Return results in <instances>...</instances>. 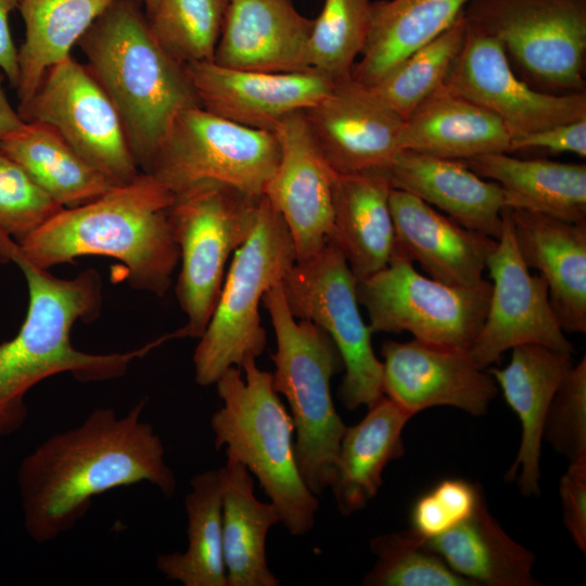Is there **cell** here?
<instances>
[{
    "label": "cell",
    "mask_w": 586,
    "mask_h": 586,
    "mask_svg": "<svg viewBox=\"0 0 586 586\" xmlns=\"http://www.w3.org/2000/svg\"><path fill=\"white\" fill-rule=\"evenodd\" d=\"M502 220L501 234L486 265L493 280L487 313L468 351L480 369L521 344L574 352L552 309L546 280L539 273L532 275L518 252L506 207Z\"/></svg>",
    "instance_id": "cell-14"
},
{
    "label": "cell",
    "mask_w": 586,
    "mask_h": 586,
    "mask_svg": "<svg viewBox=\"0 0 586 586\" xmlns=\"http://www.w3.org/2000/svg\"><path fill=\"white\" fill-rule=\"evenodd\" d=\"M229 0H157L146 15L163 50L181 65L213 62Z\"/></svg>",
    "instance_id": "cell-36"
},
{
    "label": "cell",
    "mask_w": 586,
    "mask_h": 586,
    "mask_svg": "<svg viewBox=\"0 0 586 586\" xmlns=\"http://www.w3.org/2000/svg\"><path fill=\"white\" fill-rule=\"evenodd\" d=\"M281 286L292 315L315 323L334 343L345 371L339 387L345 408L369 407L384 396L382 361L359 311L356 278L340 251L327 242L313 257L295 262Z\"/></svg>",
    "instance_id": "cell-12"
},
{
    "label": "cell",
    "mask_w": 586,
    "mask_h": 586,
    "mask_svg": "<svg viewBox=\"0 0 586 586\" xmlns=\"http://www.w3.org/2000/svg\"><path fill=\"white\" fill-rule=\"evenodd\" d=\"M393 188L445 212L461 226L496 240L502 231L504 191L461 161L400 151L387 170Z\"/></svg>",
    "instance_id": "cell-24"
},
{
    "label": "cell",
    "mask_w": 586,
    "mask_h": 586,
    "mask_svg": "<svg viewBox=\"0 0 586 586\" xmlns=\"http://www.w3.org/2000/svg\"><path fill=\"white\" fill-rule=\"evenodd\" d=\"M142 1V0H141Z\"/></svg>",
    "instance_id": "cell-47"
},
{
    "label": "cell",
    "mask_w": 586,
    "mask_h": 586,
    "mask_svg": "<svg viewBox=\"0 0 586 586\" xmlns=\"http://www.w3.org/2000/svg\"><path fill=\"white\" fill-rule=\"evenodd\" d=\"M370 7V0H323L309 36L311 69L334 82L352 77L367 38Z\"/></svg>",
    "instance_id": "cell-38"
},
{
    "label": "cell",
    "mask_w": 586,
    "mask_h": 586,
    "mask_svg": "<svg viewBox=\"0 0 586 586\" xmlns=\"http://www.w3.org/2000/svg\"><path fill=\"white\" fill-rule=\"evenodd\" d=\"M463 15L501 44L531 87L553 94L586 92V0H470Z\"/></svg>",
    "instance_id": "cell-9"
},
{
    "label": "cell",
    "mask_w": 586,
    "mask_h": 586,
    "mask_svg": "<svg viewBox=\"0 0 586 586\" xmlns=\"http://www.w3.org/2000/svg\"><path fill=\"white\" fill-rule=\"evenodd\" d=\"M156 1L157 0H142V4L144 5L145 15H149L153 11V9H154V7L156 4Z\"/></svg>",
    "instance_id": "cell-46"
},
{
    "label": "cell",
    "mask_w": 586,
    "mask_h": 586,
    "mask_svg": "<svg viewBox=\"0 0 586 586\" xmlns=\"http://www.w3.org/2000/svg\"><path fill=\"white\" fill-rule=\"evenodd\" d=\"M428 546L475 585L534 586L535 556L513 540L489 513L485 499L467 520L426 539Z\"/></svg>",
    "instance_id": "cell-31"
},
{
    "label": "cell",
    "mask_w": 586,
    "mask_h": 586,
    "mask_svg": "<svg viewBox=\"0 0 586 586\" xmlns=\"http://www.w3.org/2000/svg\"><path fill=\"white\" fill-rule=\"evenodd\" d=\"M509 364L489 373L521 422V444L506 477L524 496L539 495V460L547 411L561 381L572 368V354L539 344L514 346Z\"/></svg>",
    "instance_id": "cell-23"
},
{
    "label": "cell",
    "mask_w": 586,
    "mask_h": 586,
    "mask_svg": "<svg viewBox=\"0 0 586 586\" xmlns=\"http://www.w3.org/2000/svg\"><path fill=\"white\" fill-rule=\"evenodd\" d=\"M279 160L272 131L192 107L176 116L142 173L174 195L203 182H218L260 196Z\"/></svg>",
    "instance_id": "cell-10"
},
{
    "label": "cell",
    "mask_w": 586,
    "mask_h": 586,
    "mask_svg": "<svg viewBox=\"0 0 586 586\" xmlns=\"http://www.w3.org/2000/svg\"><path fill=\"white\" fill-rule=\"evenodd\" d=\"M303 112L336 175L387 171L403 151L405 119L352 77Z\"/></svg>",
    "instance_id": "cell-16"
},
{
    "label": "cell",
    "mask_w": 586,
    "mask_h": 586,
    "mask_svg": "<svg viewBox=\"0 0 586 586\" xmlns=\"http://www.w3.org/2000/svg\"><path fill=\"white\" fill-rule=\"evenodd\" d=\"M184 498L188 546L160 555L158 571L184 586H228L222 549L221 474L205 470L190 481Z\"/></svg>",
    "instance_id": "cell-34"
},
{
    "label": "cell",
    "mask_w": 586,
    "mask_h": 586,
    "mask_svg": "<svg viewBox=\"0 0 586 586\" xmlns=\"http://www.w3.org/2000/svg\"><path fill=\"white\" fill-rule=\"evenodd\" d=\"M387 171L336 175L327 242L340 251L356 280L384 268L395 250Z\"/></svg>",
    "instance_id": "cell-25"
},
{
    "label": "cell",
    "mask_w": 586,
    "mask_h": 586,
    "mask_svg": "<svg viewBox=\"0 0 586 586\" xmlns=\"http://www.w3.org/2000/svg\"><path fill=\"white\" fill-rule=\"evenodd\" d=\"M146 399L126 415L98 407L71 429L54 433L25 456L17 489L28 536L39 544L69 532L94 497L148 482L174 496L176 476L165 461L164 444L142 420Z\"/></svg>",
    "instance_id": "cell-1"
},
{
    "label": "cell",
    "mask_w": 586,
    "mask_h": 586,
    "mask_svg": "<svg viewBox=\"0 0 586 586\" xmlns=\"http://www.w3.org/2000/svg\"><path fill=\"white\" fill-rule=\"evenodd\" d=\"M0 262L14 263L28 289V308L18 332L0 343V441L25 423L26 394L41 381L71 373L81 382L122 377L130 364L164 343L162 336L126 353L92 354L74 347L71 330L77 320L94 319L101 308V278L88 269L72 279L52 276L28 262L16 242L0 235Z\"/></svg>",
    "instance_id": "cell-2"
},
{
    "label": "cell",
    "mask_w": 586,
    "mask_h": 586,
    "mask_svg": "<svg viewBox=\"0 0 586 586\" xmlns=\"http://www.w3.org/2000/svg\"><path fill=\"white\" fill-rule=\"evenodd\" d=\"M174 200L163 183L141 171L87 204L62 208L15 242L28 262L47 270L86 255L118 259L132 288L164 296L180 257L169 222Z\"/></svg>",
    "instance_id": "cell-3"
},
{
    "label": "cell",
    "mask_w": 586,
    "mask_h": 586,
    "mask_svg": "<svg viewBox=\"0 0 586 586\" xmlns=\"http://www.w3.org/2000/svg\"><path fill=\"white\" fill-rule=\"evenodd\" d=\"M356 292L372 333L407 331L420 341L469 351L485 320L492 282L450 285L420 275L413 262L393 253L384 268L356 280Z\"/></svg>",
    "instance_id": "cell-11"
},
{
    "label": "cell",
    "mask_w": 586,
    "mask_h": 586,
    "mask_svg": "<svg viewBox=\"0 0 586 586\" xmlns=\"http://www.w3.org/2000/svg\"><path fill=\"white\" fill-rule=\"evenodd\" d=\"M295 262L290 231L263 194L253 230L234 252L212 317L194 351L198 384H215L230 367L240 369L245 359H257L264 353L267 336L259 304Z\"/></svg>",
    "instance_id": "cell-7"
},
{
    "label": "cell",
    "mask_w": 586,
    "mask_h": 586,
    "mask_svg": "<svg viewBox=\"0 0 586 586\" xmlns=\"http://www.w3.org/2000/svg\"><path fill=\"white\" fill-rule=\"evenodd\" d=\"M543 438L570 462L586 458V357L561 381L546 415Z\"/></svg>",
    "instance_id": "cell-40"
},
{
    "label": "cell",
    "mask_w": 586,
    "mask_h": 586,
    "mask_svg": "<svg viewBox=\"0 0 586 586\" xmlns=\"http://www.w3.org/2000/svg\"><path fill=\"white\" fill-rule=\"evenodd\" d=\"M77 44L116 107L142 171L176 116L202 107L184 66L153 37L141 0H114Z\"/></svg>",
    "instance_id": "cell-4"
},
{
    "label": "cell",
    "mask_w": 586,
    "mask_h": 586,
    "mask_svg": "<svg viewBox=\"0 0 586 586\" xmlns=\"http://www.w3.org/2000/svg\"><path fill=\"white\" fill-rule=\"evenodd\" d=\"M263 304L277 342L271 355L273 388L290 407L300 472L308 488L319 496L332 485L346 429L331 394V380L343 369L342 358L322 329L292 315L281 283L266 292Z\"/></svg>",
    "instance_id": "cell-6"
},
{
    "label": "cell",
    "mask_w": 586,
    "mask_h": 586,
    "mask_svg": "<svg viewBox=\"0 0 586 586\" xmlns=\"http://www.w3.org/2000/svg\"><path fill=\"white\" fill-rule=\"evenodd\" d=\"M394 253L416 260L429 277L459 286L480 283L497 240L468 229L418 196L392 188Z\"/></svg>",
    "instance_id": "cell-21"
},
{
    "label": "cell",
    "mask_w": 586,
    "mask_h": 586,
    "mask_svg": "<svg viewBox=\"0 0 586 586\" xmlns=\"http://www.w3.org/2000/svg\"><path fill=\"white\" fill-rule=\"evenodd\" d=\"M3 78L4 74L0 69V142L18 133L26 126L18 111H15L8 100Z\"/></svg>",
    "instance_id": "cell-45"
},
{
    "label": "cell",
    "mask_w": 586,
    "mask_h": 586,
    "mask_svg": "<svg viewBox=\"0 0 586 586\" xmlns=\"http://www.w3.org/2000/svg\"><path fill=\"white\" fill-rule=\"evenodd\" d=\"M444 85L498 116L513 137L586 118V92L553 94L531 87L501 44L469 24Z\"/></svg>",
    "instance_id": "cell-15"
},
{
    "label": "cell",
    "mask_w": 586,
    "mask_h": 586,
    "mask_svg": "<svg viewBox=\"0 0 586 586\" xmlns=\"http://www.w3.org/2000/svg\"><path fill=\"white\" fill-rule=\"evenodd\" d=\"M545 150L586 156V118L513 137L510 152Z\"/></svg>",
    "instance_id": "cell-43"
},
{
    "label": "cell",
    "mask_w": 586,
    "mask_h": 586,
    "mask_svg": "<svg viewBox=\"0 0 586 586\" xmlns=\"http://www.w3.org/2000/svg\"><path fill=\"white\" fill-rule=\"evenodd\" d=\"M260 198L218 182H203L175 195L169 222L181 260L176 296L188 321L173 337L200 339L205 331L227 262L251 234Z\"/></svg>",
    "instance_id": "cell-8"
},
{
    "label": "cell",
    "mask_w": 586,
    "mask_h": 586,
    "mask_svg": "<svg viewBox=\"0 0 586 586\" xmlns=\"http://www.w3.org/2000/svg\"><path fill=\"white\" fill-rule=\"evenodd\" d=\"M219 471L228 586H279L266 553L268 532L281 523L278 508L256 498L253 475L241 462L227 458Z\"/></svg>",
    "instance_id": "cell-30"
},
{
    "label": "cell",
    "mask_w": 586,
    "mask_h": 586,
    "mask_svg": "<svg viewBox=\"0 0 586 586\" xmlns=\"http://www.w3.org/2000/svg\"><path fill=\"white\" fill-rule=\"evenodd\" d=\"M507 208L518 252L539 271L564 332H586V222Z\"/></svg>",
    "instance_id": "cell-22"
},
{
    "label": "cell",
    "mask_w": 586,
    "mask_h": 586,
    "mask_svg": "<svg viewBox=\"0 0 586 586\" xmlns=\"http://www.w3.org/2000/svg\"><path fill=\"white\" fill-rule=\"evenodd\" d=\"M484 499L481 488L461 479H445L420 496L410 512L411 528L436 537L467 520Z\"/></svg>",
    "instance_id": "cell-41"
},
{
    "label": "cell",
    "mask_w": 586,
    "mask_h": 586,
    "mask_svg": "<svg viewBox=\"0 0 586 586\" xmlns=\"http://www.w3.org/2000/svg\"><path fill=\"white\" fill-rule=\"evenodd\" d=\"M367 408L340 443L330 488L342 515L364 508L381 487L385 467L404 455L402 434L412 415L385 395Z\"/></svg>",
    "instance_id": "cell-27"
},
{
    "label": "cell",
    "mask_w": 586,
    "mask_h": 586,
    "mask_svg": "<svg viewBox=\"0 0 586 586\" xmlns=\"http://www.w3.org/2000/svg\"><path fill=\"white\" fill-rule=\"evenodd\" d=\"M469 1H371L367 38L352 78L373 86L412 52L449 28Z\"/></svg>",
    "instance_id": "cell-29"
},
{
    "label": "cell",
    "mask_w": 586,
    "mask_h": 586,
    "mask_svg": "<svg viewBox=\"0 0 586 586\" xmlns=\"http://www.w3.org/2000/svg\"><path fill=\"white\" fill-rule=\"evenodd\" d=\"M504 191L505 207L586 222V165L491 153L461 161Z\"/></svg>",
    "instance_id": "cell-28"
},
{
    "label": "cell",
    "mask_w": 586,
    "mask_h": 586,
    "mask_svg": "<svg viewBox=\"0 0 586 586\" xmlns=\"http://www.w3.org/2000/svg\"><path fill=\"white\" fill-rule=\"evenodd\" d=\"M183 66L203 109L242 126L268 131H273L284 116L317 104L335 84L315 69L266 73L214 62Z\"/></svg>",
    "instance_id": "cell-19"
},
{
    "label": "cell",
    "mask_w": 586,
    "mask_h": 586,
    "mask_svg": "<svg viewBox=\"0 0 586 586\" xmlns=\"http://www.w3.org/2000/svg\"><path fill=\"white\" fill-rule=\"evenodd\" d=\"M62 208L0 152V235L18 242Z\"/></svg>",
    "instance_id": "cell-39"
},
{
    "label": "cell",
    "mask_w": 586,
    "mask_h": 586,
    "mask_svg": "<svg viewBox=\"0 0 586 586\" xmlns=\"http://www.w3.org/2000/svg\"><path fill=\"white\" fill-rule=\"evenodd\" d=\"M20 0H0V69L13 86H17V49L14 46L9 15L18 7Z\"/></svg>",
    "instance_id": "cell-44"
},
{
    "label": "cell",
    "mask_w": 586,
    "mask_h": 586,
    "mask_svg": "<svg viewBox=\"0 0 586 586\" xmlns=\"http://www.w3.org/2000/svg\"><path fill=\"white\" fill-rule=\"evenodd\" d=\"M17 111L26 123L52 127L117 184L141 173L116 107L87 65L72 55L46 73L31 99Z\"/></svg>",
    "instance_id": "cell-13"
},
{
    "label": "cell",
    "mask_w": 586,
    "mask_h": 586,
    "mask_svg": "<svg viewBox=\"0 0 586 586\" xmlns=\"http://www.w3.org/2000/svg\"><path fill=\"white\" fill-rule=\"evenodd\" d=\"M377 557L362 584L366 586H473L451 570L411 527L370 540Z\"/></svg>",
    "instance_id": "cell-37"
},
{
    "label": "cell",
    "mask_w": 586,
    "mask_h": 586,
    "mask_svg": "<svg viewBox=\"0 0 586 586\" xmlns=\"http://www.w3.org/2000/svg\"><path fill=\"white\" fill-rule=\"evenodd\" d=\"M0 152L14 161L56 204H87L120 186L84 160L52 127L26 123L0 142Z\"/></svg>",
    "instance_id": "cell-32"
},
{
    "label": "cell",
    "mask_w": 586,
    "mask_h": 586,
    "mask_svg": "<svg viewBox=\"0 0 586 586\" xmlns=\"http://www.w3.org/2000/svg\"><path fill=\"white\" fill-rule=\"evenodd\" d=\"M381 354L383 394L412 416L436 406L482 416L497 395L496 381L468 351L413 339L386 341Z\"/></svg>",
    "instance_id": "cell-18"
},
{
    "label": "cell",
    "mask_w": 586,
    "mask_h": 586,
    "mask_svg": "<svg viewBox=\"0 0 586 586\" xmlns=\"http://www.w3.org/2000/svg\"><path fill=\"white\" fill-rule=\"evenodd\" d=\"M215 384L222 403L211 417L216 449L224 448L226 458L257 479L290 534L305 535L314 527L319 500L300 472L294 423L273 388L272 372L247 358Z\"/></svg>",
    "instance_id": "cell-5"
},
{
    "label": "cell",
    "mask_w": 586,
    "mask_h": 586,
    "mask_svg": "<svg viewBox=\"0 0 586 586\" xmlns=\"http://www.w3.org/2000/svg\"><path fill=\"white\" fill-rule=\"evenodd\" d=\"M311 26L291 0H229L213 62L266 73L311 69Z\"/></svg>",
    "instance_id": "cell-20"
},
{
    "label": "cell",
    "mask_w": 586,
    "mask_h": 586,
    "mask_svg": "<svg viewBox=\"0 0 586 586\" xmlns=\"http://www.w3.org/2000/svg\"><path fill=\"white\" fill-rule=\"evenodd\" d=\"M467 30L468 23L462 12L449 28L412 52L370 88L406 119L445 82L463 46Z\"/></svg>",
    "instance_id": "cell-35"
},
{
    "label": "cell",
    "mask_w": 586,
    "mask_h": 586,
    "mask_svg": "<svg viewBox=\"0 0 586 586\" xmlns=\"http://www.w3.org/2000/svg\"><path fill=\"white\" fill-rule=\"evenodd\" d=\"M512 138L498 116L443 84L405 119L403 150L464 161L509 153Z\"/></svg>",
    "instance_id": "cell-26"
},
{
    "label": "cell",
    "mask_w": 586,
    "mask_h": 586,
    "mask_svg": "<svg viewBox=\"0 0 586 586\" xmlns=\"http://www.w3.org/2000/svg\"><path fill=\"white\" fill-rule=\"evenodd\" d=\"M563 522L573 542L586 550V458L570 462L560 482Z\"/></svg>",
    "instance_id": "cell-42"
},
{
    "label": "cell",
    "mask_w": 586,
    "mask_h": 586,
    "mask_svg": "<svg viewBox=\"0 0 586 586\" xmlns=\"http://www.w3.org/2000/svg\"><path fill=\"white\" fill-rule=\"evenodd\" d=\"M113 1L20 0L25 39L17 50L18 107L31 99L52 66L71 56V49Z\"/></svg>",
    "instance_id": "cell-33"
},
{
    "label": "cell",
    "mask_w": 586,
    "mask_h": 586,
    "mask_svg": "<svg viewBox=\"0 0 586 586\" xmlns=\"http://www.w3.org/2000/svg\"><path fill=\"white\" fill-rule=\"evenodd\" d=\"M272 132L280 146V160L264 195L290 231L296 262H303L327 244L336 174L317 144L303 111L284 116Z\"/></svg>",
    "instance_id": "cell-17"
}]
</instances>
